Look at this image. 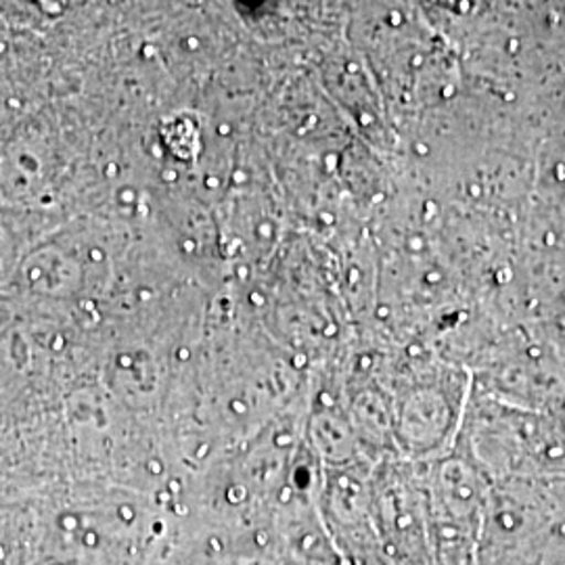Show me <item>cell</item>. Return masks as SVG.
<instances>
[{
  "label": "cell",
  "mask_w": 565,
  "mask_h": 565,
  "mask_svg": "<svg viewBox=\"0 0 565 565\" xmlns=\"http://www.w3.org/2000/svg\"><path fill=\"white\" fill-rule=\"evenodd\" d=\"M15 226L7 216L0 214V279H7L13 270H18L21 247L25 239H23L21 228H15Z\"/></svg>",
  "instance_id": "cell-1"
}]
</instances>
